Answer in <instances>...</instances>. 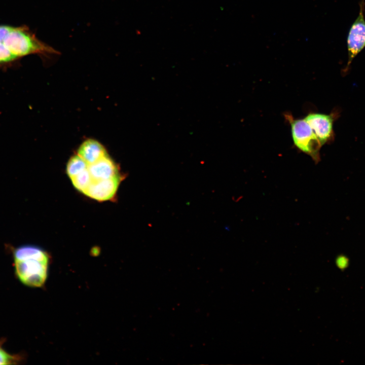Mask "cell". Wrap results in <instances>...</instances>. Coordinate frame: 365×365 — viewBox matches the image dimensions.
<instances>
[{
    "label": "cell",
    "instance_id": "cell-11",
    "mask_svg": "<svg viewBox=\"0 0 365 365\" xmlns=\"http://www.w3.org/2000/svg\"><path fill=\"white\" fill-rule=\"evenodd\" d=\"M70 179L74 186L82 193L89 187L93 180L88 169L85 170Z\"/></svg>",
    "mask_w": 365,
    "mask_h": 365
},
{
    "label": "cell",
    "instance_id": "cell-5",
    "mask_svg": "<svg viewBox=\"0 0 365 365\" xmlns=\"http://www.w3.org/2000/svg\"><path fill=\"white\" fill-rule=\"evenodd\" d=\"M120 182L119 175L108 179H93L83 193L98 201L108 200L115 195Z\"/></svg>",
    "mask_w": 365,
    "mask_h": 365
},
{
    "label": "cell",
    "instance_id": "cell-3",
    "mask_svg": "<svg viewBox=\"0 0 365 365\" xmlns=\"http://www.w3.org/2000/svg\"><path fill=\"white\" fill-rule=\"evenodd\" d=\"M364 5V1H361L358 16L351 25L348 35V60L344 69L345 75L348 71L353 60L365 47Z\"/></svg>",
    "mask_w": 365,
    "mask_h": 365
},
{
    "label": "cell",
    "instance_id": "cell-10",
    "mask_svg": "<svg viewBox=\"0 0 365 365\" xmlns=\"http://www.w3.org/2000/svg\"><path fill=\"white\" fill-rule=\"evenodd\" d=\"M5 342V339L0 340V364H17L23 361L24 355L20 353L11 354L3 347Z\"/></svg>",
    "mask_w": 365,
    "mask_h": 365
},
{
    "label": "cell",
    "instance_id": "cell-8",
    "mask_svg": "<svg viewBox=\"0 0 365 365\" xmlns=\"http://www.w3.org/2000/svg\"><path fill=\"white\" fill-rule=\"evenodd\" d=\"M13 256L14 261L30 258L49 261V256L46 252L39 247L29 245H23L15 248Z\"/></svg>",
    "mask_w": 365,
    "mask_h": 365
},
{
    "label": "cell",
    "instance_id": "cell-9",
    "mask_svg": "<svg viewBox=\"0 0 365 365\" xmlns=\"http://www.w3.org/2000/svg\"><path fill=\"white\" fill-rule=\"evenodd\" d=\"M88 164L78 154L71 157L66 166V173L71 178L88 169Z\"/></svg>",
    "mask_w": 365,
    "mask_h": 365
},
{
    "label": "cell",
    "instance_id": "cell-7",
    "mask_svg": "<svg viewBox=\"0 0 365 365\" xmlns=\"http://www.w3.org/2000/svg\"><path fill=\"white\" fill-rule=\"evenodd\" d=\"M78 155L88 165L92 164L107 155L104 147L98 141L88 139L84 141L78 150Z\"/></svg>",
    "mask_w": 365,
    "mask_h": 365
},
{
    "label": "cell",
    "instance_id": "cell-2",
    "mask_svg": "<svg viewBox=\"0 0 365 365\" xmlns=\"http://www.w3.org/2000/svg\"><path fill=\"white\" fill-rule=\"evenodd\" d=\"M49 261L34 258L14 261L16 275L21 282L32 287L43 286L48 275Z\"/></svg>",
    "mask_w": 365,
    "mask_h": 365
},
{
    "label": "cell",
    "instance_id": "cell-6",
    "mask_svg": "<svg viewBox=\"0 0 365 365\" xmlns=\"http://www.w3.org/2000/svg\"><path fill=\"white\" fill-rule=\"evenodd\" d=\"M88 169L94 180L108 179L119 175L116 164L108 155L89 165Z\"/></svg>",
    "mask_w": 365,
    "mask_h": 365
},
{
    "label": "cell",
    "instance_id": "cell-1",
    "mask_svg": "<svg viewBox=\"0 0 365 365\" xmlns=\"http://www.w3.org/2000/svg\"><path fill=\"white\" fill-rule=\"evenodd\" d=\"M284 117L290 126L293 142L300 151L310 156L316 164L320 161L321 144L311 127L303 119H295L289 113Z\"/></svg>",
    "mask_w": 365,
    "mask_h": 365
},
{
    "label": "cell",
    "instance_id": "cell-4",
    "mask_svg": "<svg viewBox=\"0 0 365 365\" xmlns=\"http://www.w3.org/2000/svg\"><path fill=\"white\" fill-rule=\"evenodd\" d=\"M337 114L334 112L330 115L310 113L304 118L322 145L334 138L333 124Z\"/></svg>",
    "mask_w": 365,
    "mask_h": 365
}]
</instances>
